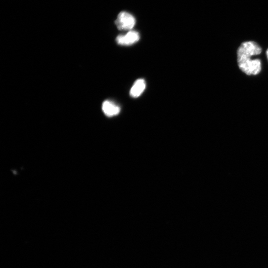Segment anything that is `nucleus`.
Returning a JSON list of instances; mask_svg holds the SVG:
<instances>
[{"mask_svg": "<svg viewBox=\"0 0 268 268\" xmlns=\"http://www.w3.org/2000/svg\"><path fill=\"white\" fill-rule=\"evenodd\" d=\"M261 52L262 48L254 41L242 43L237 52L239 68L248 75L258 74L261 70V61L259 59L251 58L253 56L259 55Z\"/></svg>", "mask_w": 268, "mask_h": 268, "instance_id": "f257e3e1", "label": "nucleus"}, {"mask_svg": "<svg viewBox=\"0 0 268 268\" xmlns=\"http://www.w3.org/2000/svg\"><path fill=\"white\" fill-rule=\"evenodd\" d=\"M135 24V18L126 11H122L119 13L115 24L120 30H131Z\"/></svg>", "mask_w": 268, "mask_h": 268, "instance_id": "f03ea898", "label": "nucleus"}, {"mask_svg": "<svg viewBox=\"0 0 268 268\" xmlns=\"http://www.w3.org/2000/svg\"><path fill=\"white\" fill-rule=\"evenodd\" d=\"M139 34L135 31L130 30L125 35H119L116 39V42L120 45H133L139 40Z\"/></svg>", "mask_w": 268, "mask_h": 268, "instance_id": "7ed1b4c3", "label": "nucleus"}, {"mask_svg": "<svg viewBox=\"0 0 268 268\" xmlns=\"http://www.w3.org/2000/svg\"><path fill=\"white\" fill-rule=\"evenodd\" d=\"M102 109L104 114L107 117L116 116L120 112V107L110 100H106L103 102Z\"/></svg>", "mask_w": 268, "mask_h": 268, "instance_id": "20e7f679", "label": "nucleus"}, {"mask_svg": "<svg viewBox=\"0 0 268 268\" xmlns=\"http://www.w3.org/2000/svg\"><path fill=\"white\" fill-rule=\"evenodd\" d=\"M146 87L145 80L143 79H138L136 80L130 91L131 96L136 98L139 96L144 90Z\"/></svg>", "mask_w": 268, "mask_h": 268, "instance_id": "39448f33", "label": "nucleus"}, {"mask_svg": "<svg viewBox=\"0 0 268 268\" xmlns=\"http://www.w3.org/2000/svg\"><path fill=\"white\" fill-rule=\"evenodd\" d=\"M266 54H267V57H268V49L266 52Z\"/></svg>", "mask_w": 268, "mask_h": 268, "instance_id": "423d86ee", "label": "nucleus"}]
</instances>
